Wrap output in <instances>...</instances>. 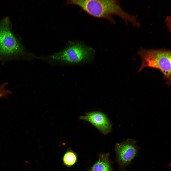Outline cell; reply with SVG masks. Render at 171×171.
I'll return each mask as SVG.
<instances>
[{"label": "cell", "mask_w": 171, "mask_h": 171, "mask_svg": "<svg viewBox=\"0 0 171 171\" xmlns=\"http://www.w3.org/2000/svg\"><path fill=\"white\" fill-rule=\"evenodd\" d=\"M66 4L77 5L89 15L106 19L112 24L115 23L113 16L116 15L122 19L126 25L129 22L135 28H139L140 25L137 20V15L125 11L118 0H69L66 1Z\"/></svg>", "instance_id": "1"}, {"label": "cell", "mask_w": 171, "mask_h": 171, "mask_svg": "<svg viewBox=\"0 0 171 171\" xmlns=\"http://www.w3.org/2000/svg\"><path fill=\"white\" fill-rule=\"evenodd\" d=\"M138 54L142 61L138 72L144 68L148 67L157 69L163 75L168 86L171 84V51L170 49H147L140 48Z\"/></svg>", "instance_id": "2"}, {"label": "cell", "mask_w": 171, "mask_h": 171, "mask_svg": "<svg viewBox=\"0 0 171 171\" xmlns=\"http://www.w3.org/2000/svg\"><path fill=\"white\" fill-rule=\"evenodd\" d=\"M93 49L81 42H71L61 51L51 55V58L56 61L75 63L87 59L93 53Z\"/></svg>", "instance_id": "3"}, {"label": "cell", "mask_w": 171, "mask_h": 171, "mask_svg": "<svg viewBox=\"0 0 171 171\" xmlns=\"http://www.w3.org/2000/svg\"><path fill=\"white\" fill-rule=\"evenodd\" d=\"M11 24L9 17L0 23V55L13 56L23 53V49L11 32Z\"/></svg>", "instance_id": "4"}, {"label": "cell", "mask_w": 171, "mask_h": 171, "mask_svg": "<svg viewBox=\"0 0 171 171\" xmlns=\"http://www.w3.org/2000/svg\"><path fill=\"white\" fill-rule=\"evenodd\" d=\"M137 141L128 138L125 141L117 143L115 151L119 166L123 171L130 164L138 152Z\"/></svg>", "instance_id": "5"}, {"label": "cell", "mask_w": 171, "mask_h": 171, "mask_svg": "<svg viewBox=\"0 0 171 171\" xmlns=\"http://www.w3.org/2000/svg\"><path fill=\"white\" fill-rule=\"evenodd\" d=\"M79 119L90 123L104 134H107L111 131V125L110 121L106 116L101 112H89L80 116Z\"/></svg>", "instance_id": "6"}, {"label": "cell", "mask_w": 171, "mask_h": 171, "mask_svg": "<svg viewBox=\"0 0 171 171\" xmlns=\"http://www.w3.org/2000/svg\"><path fill=\"white\" fill-rule=\"evenodd\" d=\"M109 156L108 153L99 154L98 159L90 168V171H113Z\"/></svg>", "instance_id": "7"}, {"label": "cell", "mask_w": 171, "mask_h": 171, "mask_svg": "<svg viewBox=\"0 0 171 171\" xmlns=\"http://www.w3.org/2000/svg\"><path fill=\"white\" fill-rule=\"evenodd\" d=\"M77 158V154L71 148H69L63 156V163L67 167L70 168L76 164Z\"/></svg>", "instance_id": "8"}, {"label": "cell", "mask_w": 171, "mask_h": 171, "mask_svg": "<svg viewBox=\"0 0 171 171\" xmlns=\"http://www.w3.org/2000/svg\"><path fill=\"white\" fill-rule=\"evenodd\" d=\"M1 58L0 56V61L1 60Z\"/></svg>", "instance_id": "9"}, {"label": "cell", "mask_w": 171, "mask_h": 171, "mask_svg": "<svg viewBox=\"0 0 171 171\" xmlns=\"http://www.w3.org/2000/svg\"><path fill=\"white\" fill-rule=\"evenodd\" d=\"M1 97V96L0 95V99Z\"/></svg>", "instance_id": "10"}]
</instances>
